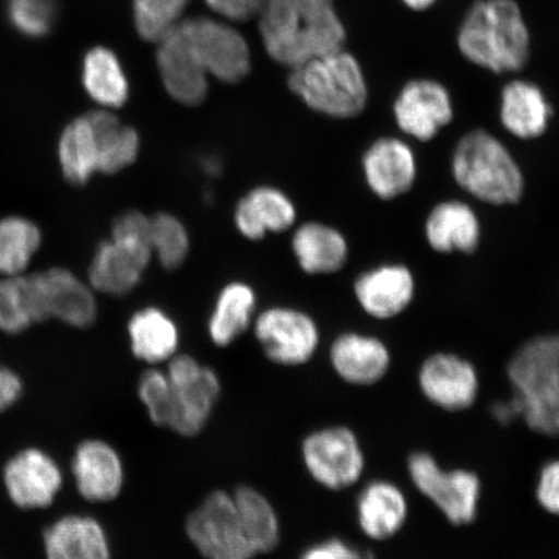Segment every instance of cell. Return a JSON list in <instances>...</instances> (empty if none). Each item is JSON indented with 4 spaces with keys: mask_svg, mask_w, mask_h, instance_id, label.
I'll return each instance as SVG.
<instances>
[{
    "mask_svg": "<svg viewBox=\"0 0 559 559\" xmlns=\"http://www.w3.org/2000/svg\"><path fill=\"white\" fill-rule=\"evenodd\" d=\"M157 45V67L167 94L187 107H198L206 99L207 75L237 83L250 72L247 40L219 21L180 20Z\"/></svg>",
    "mask_w": 559,
    "mask_h": 559,
    "instance_id": "obj_1",
    "label": "cell"
},
{
    "mask_svg": "<svg viewBox=\"0 0 559 559\" xmlns=\"http://www.w3.org/2000/svg\"><path fill=\"white\" fill-rule=\"evenodd\" d=\"M260 27L271 58L290 69L346 44L333 0H264Z\"/></svg>",
    "mask_w": 559,
    "mask_h": 559,
    "instance_id": "obj_2",
    "label": "cell"
},
{
    "mask_svg": "<svg viewBox=\"0 0 559 559\" xmlns=\"http://www.w3.org/2000/svg\"><path fill=\"white\" fill-rule=\"evenodd\" d=\"M457 45L473 64L496 74L520 72L530 59V33L514 0H479L461 24Z\"/></svg>",
    "mask_w": 559,
    "mask_h": 559,
    "instance_id": "obj_3",
    "label": "cell"
},
{
    "mask_svg": "<svg viewBox=\"0 0 559 559\" xmlns=\"http://www.w3.org/2000/svg\"><path fill=\"white\" fill-rule=\"evenodd\" d=\"M461 190L492 206L520 204L524 175L506 144L486 130L467 132L454 146L451 159Z\"/></svg>",
    "mask_w": 559,
    "mask_h": 559,
    "instance_id": "obj_4",
    "label": "cell"
},
{
    "mask_svg": "<svg viewBox=\"0 0 559 559\" xmlns=\"http://www.w3.org/2000/svg\"><path fill=\"white\" fill-rule=\"evenodd\" d=\"M508 377L528 428L559 438V333L524 342L508 362Z\"/></svg>",
    "mask_w": 559,
    "mask_h": 559,
    "instance_id": "obj_5",
    "label": "cell"
},
{
    "mask_svg": "<svg viewBox=\"0 0 559 559\" xmlns=\"http://www.w3.org/2000/svg\"><path fill=\"white\" fill-rule=\"evenodd\" d=\"M289 88L307 107L337 120H349L365 111L368 87L358 60L340 50L292 68Z\"/></svg>",
    "mask_w": 559,
    "mask_h": 559,
    "instance_id": "obj_6",
    "label": "cell"
},
{
    "mask_svg": "<svg viewBox=\"0 0 559 559\" xmlns=\"http://www.w3.org/2000/svg\"><path fill=\"white\" fill-rule=\"evenodd\" d=\"M170 381V415L166 430L191 438L205 430L218 405L223 383L218 372L190 354H178L167 362Z\"/></svg>",
    "mask_w": 559,
    "mask_h": 559,
    "instance_id": "obj_7",
    "label": "cell"
},
{
    "mask_svg": "<svg viewBox=\"0 0 559 559\" xmlns=\"http://www.w3.org/2000/svg\"><path fill=\"white\" fill-rule=\"evenodd\" d=\"M186 535L204 559H255L257 551L237 510L233 491L214 489L186 520Z\"/></svg>",
    "mask_w": 559,
    "mask_h": 559,
    "instance_id": "obj_8",
    "label": "cell"
},
{
    "mask_svg": "<svg viewBox=\"0 0 559 559\" xmlns=\"http://www.w3.org/2000/svg\"><path fill=\"white\" fill-rule=\"evenodd\" d=\"M300 460L314 484L330 491L355 486L366 471L359 438L342 425L310 431L300 443Z\"/></svg>",
    "mask_w": 559,
    "mask_h": 559,
    "instance_id": "obj_9",
    "label": "cell"
},
{
    "mask_svg": "<svg viewBox=\"0 0 559 559\" xmlns=\"http://www.w3.org/2000/svg\"><path fill=\"white\" fill-rule=\"evenodd\" d=\"M408 472L418 491L454 526H464L477 519L481 489L477 474L464 469L443 471L426 452L412 454Z\"/></svg>",
    "mask_w": 559,
    "mask_h": 559,
    "instance_id": "obj_10",
    "label": "cell"
},
{
    "mask_svg": "<svg viewBox=\"0 0 559 559\" xmlns=\"http://www.w3.org/2000/svg\"><path fill=\"white\" fill-rule=\"evenodd\" d=\"M253 330L265 358L278 367H302L313 359L320 346L317 321L293 307H270L258 314Z\"/></svg>",
    "mask_w": 559,
    "mask_h": 559,
    "instance_id": "obj_11",
    "label": "cell"
},
{
    "mask_svg": "<svg viewBox=\"0 0 559 559\" xmlns=\"http://www.w3.org/2000/svg\"><path fill=\"white\" fill-rule=\"evenodd\" d=\"M449 90L432 80L407 83L394 103V117L403 134L428 143L453 120Z\"/></svg>",
    "mask_w": 559,
    "mask_h": 559,
    "instance_id": "obj_12",
    "label": "cell"
},
{
    "mask_svg": "<svg viewBox=\"0 0 559 559\" xmlns=\"http://www.w3.org/2000/svg\"><path fill=\"white\" fill-rule=\"evenodd\" d=\"M418 384L426 400L450 412L471 408L479 393L477 369L451 353H437L423 362Z\"/></svg>",
    "mask_w": 559,
    "mask_h": 559,
    "instance_id": "obj_13",
    "label": "cell"
},
{
    "mask_svg": "<svg viewBox=\"0 0 559 559\" xmlns=\"http://www.w3.org/2000/svg\"><path fill=\"white\" fill-rule=\"evenodd\" d=\"M72 472L82 498L94 504L120 498L128 479L122 454L102 439H88L76 447Z\"/></svg>",
    "mask_w": 559,
    "mask_h": 559,
    "instance_id": "obj_14",
    "label": "cell"
},
{
    "mask_svg": "<svg viewBox=\"0 0 559 559\" xmlns=\"http://www.w3.org/2000/svg\"><path fill=\"white\" fill-rule=\"evenodd\" d=\"M45 320L53 318L70 326L88 328L97 318V302L90 284L67 269L33 274Z\"/></svg>",
    "mask_w": 559,
    "mask_h": 559,
    "instance_id": "obj_15",
    "label": "cell"
},
{
    "mask_svg": "<svg viewBox=\"0 0 559 559\" xmlns=\"http://www.w3.org/2000/svg\"><path fill=\"white\" fill-rule=\"evenodd\" d=\"M361 166L369 190L383 201L401 198L415 186L416 155L402 139L374 140L362 155Z\"/></svg>",
    "mask_w": 559,
    "mask_h": 559,
    "instance_id": "obj_16",
    "label": "cell"
},
{
    "mask_svg": "<svg viewBox=\"0 0 559 559\" xmlns=\"http://www.w3.org/2000/svg\"><path fill=\"white\" fill-rule=\"evenodd\" d=\"M354 293L369 317L389 320L408 309L415 298L416 280L405 264H381L356 278Z\"/></svg>",
    "mask_w": 559,
    "mask_h": 559,
    "instance_id": "obj_17",
    "label": "cell"
},
{
    "mask_svg": "<svg viewBox=\"0 0 559 559\" xmlns=\"http://www.w3.org/2000/svg\"><path fill=\"white\" fill-rule=\"evenodd\" d=\"M152 250L110 239L97 247L88 269L91 288L111 297L129 295L142 282Z\"/></svg>",
    "mask_w": 559,
    "mask_h": 559,
    "instance_id": "obj_18",
    "label": "cell"
},
{
    "mask_svg": "<svg viewBox=\"0 0 559 559\" xmlns=\"http://www.w3.org/2000/svg\"><path fill=\"white\" fill-rule=\"evenodd\" d=\"M4 484L17 507L46 508L61 489L62 474L48 454L38 450H26L7 464Z\"/></svg>",
    "mask_w": 559,
    "mask_h": 559,
    "instance_id": "obj_19",
    "label": "cell"
},
{
    "mask_svg": "<svg viewBox=\"0 0 559 559\" xmlns=\"http://www.w3.org/2000/svg\"><path fill=\"white\" fill-rule=\"evenodd\" d=\"M330 361L334 373L354 386L380 382L391 365L386 345L373 335L346 332L333 341Z\"/></svg>",
    "mask_w": 559,
    "mask_h": 559,
    "instance_id": "obj_20",
    "label": "cell"
},
{
    "mask_svg": "<svg viewBox=\"0 0 559 559\" xmlns=\"http://www.w3.org/2000/svg\"><path fill=\"white\" fill-rule=\"evenodd\" d=\"M425 236L437 253L469 255L479 248L480 222L471 205L447 200L431 209L425 222Z\"/></svg>",
    "mask_w": 559,
    "mask_h": 559,
    "instance_id": "obj_21",
    "label": "cell"
},
{
    "mask_svg": "<svg viewBox=\"0 0 559 559\" xmlns=\"http://www.w3.org/2000/svg\"><path fill=\"white\" fill-rule=\"evenodd\" d=\"M47 559H114L108 531L91 515L72 514L45 533Z\"/></svg>",
    "mask_w": 559,
    "mask_h": 559,
    "instance_id": "obj_22",
    "label": "cell"
},
{
    "mask_svg": "<svg viewBox=\"0 0 559 559\" xmlns=\"http://www.w3.org/2000/svg\"><path fill=\"white\" fill-rule=\"evenodd\" d=\"M297 219L293 201L275 187L261 186L251 190L235 209L234 221L245 239L260 241L269 233L288 230Z\"/></svg>",
    "mask_w": 559,
    "mask_h": 559,
    "instance_id": "obj_23",
    "label": "cell"
},
{
    "mask_svg": "<svg viewBox=\"0 0 559 559\" xmlns=\"http://www.w3.org/2000/svg\"><path fill=\"white\" fill-rule=\"evenodd\" d=\"M408 502L402 489L388 480L370 481L356 501V520L369 539H391L403 528Z\"/></svg>",
    "mask_w": 559,
    "mask_h": 559,
    "instance_id": "obj_24",
    "label": "cell"
},
{
    "mask_svg": "<svg viewBox=\"0 0 559 559\" xmlns=\"http://www.w3.org/2000/svg\"><path fill=\"white\" fill-rule=\"evenodd\" d=\"M554 109L542 88L533 82L516 80L501 91L500 120L514 138L534 140L549 128Z\"/></svg>",
    "mask_w": 559,
    "mask_h": 559,
    "instance_id": "obj_25",
    "label": "cell"
},
{
    "mask_svg": "<svg viewBox=\"0 0 559 559\" xmlns=\"http://www.w3.org/2000/svg\"><path fill=\"white\" fill-rule=\"evenodd\" d=\"M128 335L132 355L146 366L167 365L179 354V326L169 313L156 306L144 307L132 314Z\"/></svg>",
    "mask_w": 559,
    "mask_h": 559,
    "instance_id": "obj_26",
    "label": "cell"
},
{
    "mask_svg": "<svg viewBox=\"0 0 559 559\" xmlns=\"http://www.w3.org/2000/svg\"><path fill=\"white\" fill-rule=\"evenodd\" d=\"M299 267L309 275H332L348 260L346 237L332 226L309 222L300 226L292 240Z\"/></svg>",
    "mask_w": 559,
    "mask_h": 559,
    "instance_id": "obj_27",
    "label": "cell"
},
{
    "mask_svg": "<svg viewBox=\"0 0 559 559\" xmlns=\"http://www.w3.org/2000/svg\"><path fill=\"white\" fill-rule=\"evenodd\" d=\"M255 292L247 283H229L222 289L210 314L207 334L216 347H228L254 323Z\"/></svg>",
    "mask_w": 559,
    "mask_h": 559,
    "instance_id": "obj_28",
    "label": "cell"
},
{
    "mask_svg": "<svg viewBox=\"0 0 559 559\" xmlns=\"http://www.w3.org/2000/svg\"><path fill=\"white\" fill-rule=\"evenodd\" d=\"M87 116L95 131L100 174L114 175L136 163L140 136L134 128L123 124L109 109L93 110Z\"/></svg>",
    "mask_w": 559,
    "mask_h": 559,
    "instance_id": "obj_29",
    "label": "cell"
},
{
    "mask_svg": "<svg viewBox=\"0 0 559 559\" xmlns=\"http://www.w3.org/2000/svg\"><path fill=\"white\" fill-rule=\"evenodd\" d=\"M82 83L87 95L103 109H118L128 103L130 86L120 60L105 47L90 50L82 67Z\"/></svg>",
    "mask_w": 559,
    "mask_h": 559,
    "instance_id": "obj_30",
    "label": "cell"
},
{
    "mask_svg": "<svg viewBox=\"0 0 559 559\" xmlns=\"http://www.w3.org/2000/svg\"><path fill=\"white\" fill-rule=\"evenodd\" d=\"M58 157L62 175L70 185L86 186L99 173L95 131L87 115L76 117L62 130Z\"/></svg>",
    "mask_w": 559,
    "mask_h": 559,
    "instance_id": "obj_31",
    "label": "cell"
},
{
    "mask_svg": "<svg viewBox=\"0 0 559 559\" xmlns=\"http://www.w3.org/2000/svg\"><path fill=\"white\" fill-rule=\"evenodd\" d=\"M245 530L258 556L270 555L282 542V521L272 501L260 489L242 485L233 489Z\"/></svg>",
    "mask_w": 559,
    "mask_h": 559,
    "instance_id": "obj_32",
    "label": "cell"
},
{
    "mask_svg": "<svg viewBox=\"0 0 559 559\" xmlns=\"http://www.w3.org/2000/svg\"><path fill=\"white\" fill-rule=\"evenodd\" d=\"M41 240L39 227L25 216L9 215L0 219V275H25Z\"/></svg>",
    "mask_w": 559,
    "mask_h": 559,
    "instance_id": "obj_33",
    "label": "cell"
},
{
    "mask_svg": "<svg viewBox=\"0 0 559 559\" xmlns=\"http://www.w3.org/2000/svg\"><path fill=\"white\" fill-rule=\"evenodd\" d=\"M45 321L32 275L0 280V332L23 333Z\"/></svg>",
    "mask_w": 559,
    "mask_h": 559,
    "instance_id": "obj_34",
    "label": "cell"
},
{
    "mask_svg": "<svg viewBox=\"0 0 559 559\" xmlns=\"http://www.w3.org/2000/svg\"><path fill=\"white\" fill-rule=\"evenodd\" d=\"M151 248L165 270H177L190 253V235L183 223L169 213L151 218Z\"/></svg>",
    "mask_w": 559,
    "mask_h": 559,
    "instance_id": "obj_35",
    "label": "cell"
},
{
    "mask_svg": "<svg viewBox=\"0 0 559 559\" xmlns=\"http://www.w3.org/2000/svg\"><path fill=\"white\" fill-rule=\"evenodd\" d=\"M190 0H134L136 31L144 40L157 41L179 23Z\"/></svg>",
    "mask_w": 559,
    "mask_h": 559,
    "instance_id": "obj_36",
    "label": "cell"
},
{
    "mask_svg": "<svg viewBox=\"0 0 559 559\" xmlns=\"http://www.w3.org/2000/svg\"><path fill=\"white\" fill-rule=\"evenodd\" d=\"M136 393L150 421L157 428L166 429L170 415V381L165 369H145L139 377Z\"/></svg>",
    "mask_w": 559,
    "mask_h": 559,
    "instance_id": "obj_37",
    "label": "cell"
},
{
    "mask_svg": "<svg viewBox=\"0 0 559 559\" xmlns=\"http://www.w3.org/2000/svg\"><path fill=\"white\" fill-rule=\"evenodd\" d=\"M7 12L20 33L40 38L52 29L56 3L55 0H9Z\"/></svg>",
    "mask_w": 559,
    "mask_h": 559,
    "instance_id": "obj_38",
    "label": "cell"
},
{
    "mask_svg": "<svg viewBox=\"0 0 559 559\" xmlns=\"http://www.w3.org/2000/svg\"><path fill=\"white\" fill-rule=\"evenodd\" d=\"M150 235V216L136 212V210H130V212L118 215L114 222V227H111V239L152 250Z\"/></svg>",
    "mask_w": 559,
    "mask_h": 559,
    "instance_id": "obj_39",
    "label": "cell"
},
{
    "mask_svg": "<svg viewBox=\"0 0 559 559\" xmlns=\"http://www.w3.org/2000/svg\"><path fill=\"white\" fill-rule=\"evenodd\" d=\"M299 559H376L370 551H362L340 537L314 543L307 547Z\"/></svg>",
    "mask_w": 559,
    "mask_h": 559,
    "instance_id": "obj_40",
    "label": "cell"
},
{
    "mask_svg": "<svg viewBox=\"0 0 559 559\" xmlns=\"http://www.w3.org/2000/svg\"><path fill=\"white\" fill-rule=\"evenodd\" d=\"M536 499L545 512L559 515V460L550 461L543 467L537 481Z\"/></svg>",
    "mask_w": 559,
    "mask_h": 559,
    "instance_id": "obj_41",
    "label": "cell"
},
{
    "mask_svg": "<svg viewBox=\"0 0 559 559\" xmlns=\"http://www.w3.org/2000/svg\"><path fill=\"white\" fill-rule=\"evenodd\" d=\"M210 9L223 17L245 21L260 15L264 0H205Z\"/></svg>",
    "mask_w": 559,
    "mask_h": 559,
    "instance_id": "obj_42",
    "label": "cell"
},
{
    "mask_svg": "<svg viewBox=\"0 0 559 559\" xmlns=\"http://www.w3.org/2000/svg\"><path fill=\"white\" fill-rule=\"evenodd\" d=\"M23 393V383L12 370L0 367V412L10 408Z\"/></svg>",
    "mask_w": 559,
    "mask_h": 559,
    "instance_id": "obj_43",
    "label": "cell"
},
{
    "mask_svg": "<svg viewBox=\"0 0 559 559\" xmlns=\"http://www.w3.org/2000/svg\"><path fill=\"white\" fill-rule=\"evenodd\" d=\"M492 415L500 424H510L516 417H522V404L519 397L514 395L509 402L496 403Z\"/></svg>",
    "mask_w": 559,
    "mask_h": 559,
    "instance_id": "obj_44",
    "label": "cell"
},
{
    "mask_svg": "<svg viewBox=\"0 0 559 559\" xmlns=\"http://www.w3.org/2000/svg\"><path fill=\"white\" fill-rule=\"evenodd\" d=\"M403 2L405 5H408L411 10L425 11L435 4L437 0H403Z\"/></svg>",
    "mask_w": 559,
    "mask_h": 559,
    "instance_id": "obj_45",
    "label": "cell"
}]
</instances>
